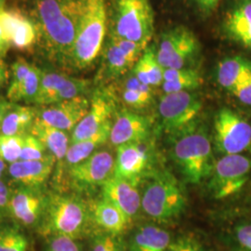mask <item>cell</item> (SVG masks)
Listing matches in <instances>:
<instances>
[{
  "instance_id": "277c9868",
  "label": "cell",
  "mask_w": 251,
  "mask_h": 251,
  "mask_svg": "<svg viewBox=\"0 0 251 251\" xmlns=\"http://www.w3.org/2000/svg\"><path fill=\"white\" fill-rule=\"evenodd\" d=\"M43 231L51 235L76 239L84 233L88 223V209L73 197L52 195L47 199Z\"/></svg>"
},
{
  "instance_id": "f6af8a7d",
  "label": "cell",
  "mask_w": 251,
  "mask_h": 251,
  "mask_svg": "<svg viewBox=\"0 0 251 251\" xmlns=\"http://www.w3.org/2000/svg\"><path fill=\"white\" fill-rule=\"evenodd\" d=\"M13 104L14 103L10 102L8 100L0 98V126L2 124V121H3L4 117L9 112V109L12 107Z\"/></svg>"
},
{
  "instance_id": "cb8c5ba5",
  "label": "cell",
  "mask_w": 251,
  "mask_h": 251,
  "mask_svg": "<svg viewBox=\"0 0 251 251\" xmlns=\"http://www.w3.org/2000/svg\"><path fill=\"white\" fill-rule=\"evenodd\" d=\"M28 133L34 135L45 145L48 151L56 159V162H63L71 144L66 131L46 125L36 118Z\"/></svg>"
},
{
  "instance_id": "7a4b0ae2",
  "label": "cell",
  "mask_w": 251,
  "mask_h": 251,
  "mask_svg": "<svg viewBox=\"0 0 251 251\" xmlns=\"http://www.w3.org/2000/svg\"><path fill=\"white\" fill-rule=\"evenodd\" d=\"M106 32L104 0H82L80 17L69 63L84 69L95 62Z\"/></svg>"
},
{
  "instance_id": "8992f818",
  "label": "cell",
  "mask_w": 251,
  "mask_h": 251,
  "mask_svg": "<svg viewBox=\"0 0 251 251\" xmlns=\"http://www.w3.org/2000/svg\"><path fill=\"white\" fill-rule=\"evenodd\" d=\"M144 212L158 222H169L179 217L186 206L184 193L175 179L167 176L149 181L143 193Z\"/></svg>"
},
{
  "instance_id": "7bdbcfd3",
  "label": "cell",
  "mask_w": 251,
  "mask_h": 251,
  "mask_svg": "<svg viewBox=\"0 0 251 251\" xmlns=\"http://www.w3.org/2000/svg\"><path fill=\"white\" fill-rule=\"evenodd\" d=\"M10 78V72L8 69V65L0 58V91L8 84Z\"/></svg>"
},
{
  "instance_id": "f35d334b",
  "label": "cell",
  "mask_w": 251,
  "mask_h": 251,
  "mask_svg": "<svg viewBox=\"0 0 251 251\" xmlns=\"http://www.w3.org/2000/svg\"><path fill=\"white\" fill-rule=\"evenodd\" d=\"M232 92L242 103L251 105V66Z\"/></svg>"
},
{
  "instance_id": "ee69618b",
  "label": "cell",
  "mask_w": 251,
  "mask_h": 251,
  "mask_svg": "<svg viewBox=\"0 0 251 251\" xmlns=\"http://www.w3.org/2000/svg\"><path fill=\"white\" fill-rule=\"evenodd\" d=\"M10 196L11 194L8 186L2 179H0V208L8 206Z\"/></svg>"
},
{
  "instance_id": "6da1fadb",
  "label": "cell",
  "mask_w": 251,
  "mask_h": 251,
  "mask_svg": "<svg viewBox=\"0 0 251 251\" xmlns=\"http://www.w3.org/2000/svg\"><path fill=\"white\" fill-rule=\"evenodd\" d=\"M81 9L82 0H33L37 42L51 61L69 63Z\"/></svg>"
},
{
  "instance_id": "bcb514c9",
  "label": "cell",
  "mask_w": 251,
  "mask_h": 251,
  "mask_svg": "<svg viewBox=\"0 0 251 251\" xmlns=\"http://www.w3.org/2000/svg\"><path fill=\"white\" fill-rule=\"evenodd\" d=\"M219 1L220 0H197L198 5L202 9H206V10H211V9H214L218 5Z\"/></svg>"
},
{
  "instance_id": "7c38bea8",
  "label": "cell",
  "mask_w": 251,
  "mask_h": 251,
  "mask_svg": "<svg viewBox=\"0 0 251 251\" xmlns=\"http://www.w3.org/2000/svg\"><path fill=\"white\" fill-rule=\"evenodd\" d=\"M90 106V100L79 96L37 109L36 119L63 131H73L87 115Z\"/></svg>"
},
{
  "instance_id": "8fae6325",
  "label": "cell",
  "mask_w": 251,
  "mask_h": 251,
  "mask_svg": "<svg viewBox=\"0 0 251 251\" xmlns=\"http://www.w3.org/2000/svg\"><path fill=\"white\" fill-rule=\"evenodd\" d=\"M88 86V81L74 78L60 73L43 71L35 104L47 106L84 96Z\"/></svg>"
},
{
  "instance_id": "4316f807",
  "label": "cell",
  "mask_w": 251,
  "mask_h": 251,
  "mask_svg": "<svg viewBox=\"0 0 251 251\" xmlns=\"http://www.w3.org/2000/svg\"><path fill=\"white\" fill-rule=\"evenodd\" d=\"M170 233L160 227H141L131 238L130 251H167L171 245Z\"/></svg>"
},
{
  "instance_id": "f1b7e54d",
  "label": "cell",
  "mask_w": 251,
  "mask_h": 251,
  "mask_svg": "<svg viewBox=\"0 0 251 251\" xmlns=\"http://www.w3.org/2000/svg\"><path fill=\"white\" fill-rule=\"evenodd\" d=\"M134 76L150 87H156L163 83L164 69L158 63L152 48L144 50V54L135 64Z\"/></svg>"
},
{
  "instance_id": "d590c367",
  "label": "cell",
  "mask_w": 251,
  "mask_h": 251,
  "mask_svg": "<svg viewBox=\"0 0 251 251\" xmlns=\"http://www.w3.org/2000/svg\"><path fill=\"white\" fill-rule=\"evenodd\" d=\"M51 156L52 155L48 151L45 145L34 135L27 133L25 136V143L23 146L20 160H26V161L44 160Z\"/></svg>"
},
{
  "instance_id": "e0dca14e",
  "label": "cell",
  "mask_w": 251,
  "mask_h": 251,
  "mask_svg": "<svg viewBox=\"0 0 251 251\" xmlns=\"http://www.w3.org/2000/svg\"><path fill=\"white\" fill-rule=\"evenodd\" d=\"M150 131L149 119L141 115L123 111L120 112L110 131L109 141L117 147L127 144H139L145 140Z\"/></svg>"
},
{
  "instance_id": "ffe728a7",
  "label": "cell",
  "mask_w": 251,
  "mask_h": 251,
  "mask_svg": "<svg viewBox=\"0 0 251 251\" xmlns=\"http://www.w3.org/2000/svg\"><path fill=\"white\" fill-rule=\"evenodd\" d=\"M56 159L53 156L44 160H19L9 164V174L23 187L39 189L50 179Z\"/></svg>"
},
{
  "instance_id": "74e56055",
  "label": "cell",
  "mask_w": 251,
  "mask_h": 251,
  "mask_svg": "<svg viewBox=\"0 0 251 251\" xmlns=\"http://www.w3.org/2000/svg\"><path fill=\"white\" fill-rule=\"evenodd\" d=\"M47 251H81L75 239L63 235H51L48 243Z\"/></svg>"
},
{
  "instance_id": "836d02e7",
  "label": "cell",
  "mask_w": 251,
  "mask_h": 251,
  "mask_svg": "<svg viewBox=\"0 0 251 251\" xmlns=\"http://www.w3.org/2000/svg\"><path fill=\"white\" fill-rule=\"evenodd\" d=\"M25 136L0 134V158L7 164L19 161L25 143Z\"/></svg>"
},
{
  "instance_id": "ab89813d",
  "label": "cell",
  "mask_w": 251,
  "mask_h": 251,
  "mask_svg": "<svg viewBox=\"0 0 251 251\" xmlns=\"http://www.w3.org/2000/svg\"><path fill=\"white\" fill-rule=\"evenodd\" d=\"M167 251H204L198 240L190 236H182L171 243Z\"/></svg>"
},
{
  "instance_id": "7402d4cb",
  "label": "cell",
  "mask_w": 251,
  "mask_h": 251,
  "mask_svg": "<svg viewBox=\"0 0 251 251\" xmlns=\"http://www.w3.org/2000/svg\"><path fill=\"white\" fill-rule=\"evenodd\" d=\"M225 30L233 41L251 50V0H238L225 20Z\"/></svg>"
},
{
  "instance_id": "44dd1931",
  "label": "cell",
  "mask_w": 251,
  "mask_h": 251,
  "mask_svg": "<svg viewBox=\"0 0 251 251\" xmlns=\"http://www.w3.org/2000/svg\"><path fill=\"white\" fill-rule=\"evenodd\" d=\"M147 165L148 154L140 143L123 144L117 147L113 176L136 181Z\"/></svg>"
},
{
  "instance_id": "5b68a950",
  "label": "cell",
  "mask_w": 251,
  "mask_h": 251,
  "mask_svg": "<svg viewBox=\"0 0 251 251\" xmlns=\"http://www.w3.org/2000/svg\"><path fill=\"white\" fill-rule=\"evenodd\" d=\"M154 30L149 0H117L114 36L146 48Z\"/></svg>"
},
{
  "instance_id": "2e32d148",
  "label": "cell",
  "mask_w": 251,
  "mask_h": 251,
  "mask_svg": "<svg viewBox=\"0 0 251 251\" xmlns=\"http://www.w3.org/2000/svg\"><path fill=\"white\" fill-rule=\"evenodd\" d=\"M101 186L102 198L121 209L131 221L142 206V198L136 181L113 176Z\"/></svg>"
},
{
  "instance_id": "d6986e66",
  "label": "cell",
  "mask_w": 251,
  "mask_h": 251,
  "mask_svg": "<svg viewBox=\"0 0 251 251\" xmlns=\"http://www.w3.org/2000/svg\"><path fill=\"white\" fill-rule=\"evenodd\" d=\"M0 22L14 49L28 50L36 45L37 33L35 25L21 11L4 9L0 12Z\"/></svg>"
},
{
  "instance_id": "1f68e13d",
  "label": "cell",
  "mask_w": 251,
  "mask_h": 251,
  "mask_svg": "<svg viewBox=\"0 0 251 251\" xmlns=\"http://www.w3.org/2000/svg\"><path fill=\"white\" fill-rule=\"evenodd\" d=\"M32 64L28 63L25 59L19 58L18 60L11 65L9 88L7 92V100L12 102H18L19 93L26 78L27 75L31 69Z\"/></svg>"
},
{
  "instance_id": "8d00e7d4",
  "label": "cell",
  "mask_w": 251,
  "mask_h": 251,
  "mask_svg": "<svg viewBox=\"0 0 251 251\" xmlns=\"http://www.w3.org/2000/svg\"><path fill=\"white\" fill-rule=\"evenodd\" d=\"M91 251H122V245L118 235L100 233L94 237Z\"/></svg>"
},
{
  "instance_id": "7dc6e473",
  "label": "cell",
  "mask_w": 251,
  "mask_h": 251,
  "mask_svg": "<svg viewBox=\"0 0 251 251\" xmlns=\"http://www.w3.org/2000/svg\"><path fill=\"white\" fill-rule=\"evenodd\" d=\"M6 168H7V163L0 158V179H2V177L6 171Z\"/></svg>"
},
{
  "instance_id": "9c48e42d",
  "label": "cell",
  "mask_w": 251,
  "mask_h": 251,
  "mask_svg": "<svg viewBox=\"0 0 251 251\" xmlns=\"http://www.w3.org/2000/svg\"><path fill=\"white\" fill-rule=\"evenodd\" d=\"M215 141L225 155L241 154L251 145V125L228 108L218 112L214 120Z\"/></svg>"
},
{
  "instance_id": "52a82bcc",
  "label": "cell",
  "mask_w": 251,
  "mask_h": 251,
  "mask_svg": "<svg viewBox=\"0 0 251 251\" xmlns=\"http://www.w3.org/2000/svg\"><path fill=\"white\" fill-rule=\"evenodd\" d=\"M202 102L190 91L166 93L159 102V115L164 128L171 133L189 130L198 117Z\"/></svg>"
},
{
  "instance_id": "ac0fdd59",
  "label": "cell",
  "mask_w": 251,
  "mask_h": 251,
  "mask_svg": "<svg viewBox=\"0 0 251 251\" xmlns=\"http://www.w3.org/2000/svg\"><path fill=\"white\" fill-rule=\"evenodd\" d=\"M145 48L135 42L113 36L105 51V66L111 76L127 72L139 61Z\"/></svg>"
},
{
  "instance_id": "60d3db41",
  "label": "cell",
  "mask_w": 251,
  "mask_h": 251,
  "mask_svg": "<svg viewBox=\"0 0 251 251\" xmlns=\"http://www.w3.org/2000/svg\"><path fill=\"white\" fill-rule=\"evenodd\" d=\"M235 238L244 250L251 251V224L237 226L235 229Z\"/></svg>"
},
{
  "instance_id": "ba28073f",
  "label": "cell",
  "mask_w": 251,
  "mask_h": 251,
  "mask_svg": "<svg viewBox=\"0 0 251 251\" xmlns=\"http://www.w3.org/2000/svg\"><path fill=\"white\" fill-rule=\"evenodd\" d=\"M251 159L242 154H227L216 163L211 172L210 190L216 199L231 198L249 180Z\"/></svg>"
},
{
  "instance_id": "d6a6232c",
  "label": "cell",
  "mask_w": 251,
  "mask_h": 251,
  "mask_svg": "<svg viewBox=\"0 0 251 251\" xmlns=\"http://www.w3.org/2000/svg\"><path fill=\"white\" fill-rule=\"evenodd\" d=\"M43 71L36 67V65L31 66V69L27 75L26 78L24 82V85L19 93V102H25V103H35L36 97L39 91L41 79H42Z\"/></svg>"
},
{
  "instance_id": "30bf717a",
  "label": "cell",
  "mask_w": 251,
  "mask_h": 251,
  "mask_svg": "<svg viewBox=\"0 0 251 251\" xmlns=\"http://www.w3.org/2000/svg\"><path fill=\"white\" fill-rule=\"evenodd\" d=\"M198 40L184 27H177L162 36L156 54L163 69H180L198 50Z\"/></svg>"
},
{
  "instance_id": "3957f363",
  "label": "cell",
  "mask_w": 251,
  "mask_h": 251,
  "mask_svg": "<svg viewBox=\"0 0 251 251\" xmlns=\"http://www.w3.org/2000/svg\"><path fill=\"white\" fill-rule=\"evenodd\" d=\"M173 158L191 183H199L213 171L211 144L203 130L183 132L173 146Z\"/></svg>"
},
{
  "instance_id": "484cf974",
  "label": "cell",
  "mask_w": 251,
  "mask_h": 251,
  "mask_svg": "<svg viewBox=\"0 0 251 251\" xmlns=\"http://www.w3.org/2000/svg\"><path fill=\"white\" fill-rule=\"evenodd\" d=\"M37 116V109L29 105L14 103L0 126V134L25 136L34 124Z\"/></svg>"
},
{
  "instance_id": "b9f144b4",
  "label": "cell",
  "mask_w": 251,
  "mask_h": 251,
  "mask_svg": "<svg viewBox=\"0 0 251 251\" xmlns=\"http://www.w3.org/2000/svg\"><path fill=\"white\" fill-rule=\"evenodd\" d=\"M11 47L9 36L0 22V58H3Z\"/></svg>"
},
{
  "instance_id": "d4e9b609",
  "label": "cell",
  "mask_w": 251,
  "mask_h": 251,
  "mask_svg": "<svg viewBox=\"0 0 251 251\" xmlns=\"http://www.w3.org/2000/svg\"><path fill=\"white\" fill-rule=\"evenodd\" d=\"M111 127L112 122H108L107 124L103 126L97 133L90 136L87 139L71 143L66 153V156L63 160L66 164L67 169L87 159L92 153L97 152L100 147L102 146L109 140Z\"/></svg>"
},
{
  "instance_id": "f546056e",
  "label": "cell",
  "mask_w": 251,
  "mask_h": 251,
  "mask_svg": "<svg viewBox=\"0 0 251 251\" xmlns=\"http://www.w3.org/2000/svg\"><path fill=\"white\" fill-rule=\"evenodd\" d=\"M251 66V63L241 57L225 59L219 65V84L225 90L232 92Z\"/></svg>"
},
{
  "instance_id": "4dcf8cb0",
  "label": "cell",
  "mask_w": 251,
  "mask_h": 251,
  "mask_svg": "<svg viewBox=\"0 0 251 251\" xmlns=\"http://www.w3.org/2000/svg\"><path fill=\"white\" fill-rule=\"evenodd\" d=\"M152 99V87L142 83L135 76L126 80L123 90V100L127 105L144 108L151 102Z\"/></svg>"
},
{
  "instance_id": "e575fe53",
  "label": "cell",
  "mask_w": 251,
  "mask_h": 251,
  "mask_svg": "<svg viewBox=\"0 0 251 251\" xmlns=\"http://www.w3.org/2000/svg\"><path fill=\"white\" fill-rule=\"evenodd\" d=\"M28 239L18 229L7 227L0 230V251H27Z\"/></svg>"
},
{
  "instance_id": "83f0119b",
  "label": "cell",
  "mask_w": 251,
  "mask_h": 251,
  "mask_svg": "<svg viewBox=\"0 0 251 251\" xmlns=\"http://www.w3.org/2000/svg\"><path fill=\"white\" fill-rule=\"evenodd\" d=\"M162 83L165 93L190 91L198 88L202 82L200 75L193 69H165Z\"/></svg>"
},
{
  "instance_id": "4fadbf2b",
  "label": "cell",
  "mask_w": 251,
  "mask_h": 251,
  "mask_svg": "<svg viewBox=\"0 0 251 251\" xmlns=\"http://www.w3.org/2000/svg\"><path fill=\"white\" fill-rule=\"evenodd\" d=\"M115 157L105 150L97 151L90 157L70 167L68 174L73 182L82 187L102 185L114 175Z\"/></svg>"
},
{
  "instance_id": "5bb4252c",
  "label": "cell",
  "mask_w": 251,
  "mask_h": 251,
  "mask_svg": "<svg viewBox=\"0 0 251 251\" xmlns=\"http://www.w3.org/2000/svg\"><path fill=\"white\" fill-rule=\"evenodd\" d=\"M115 110V102L111 94L105 90L96 91L90 100L87 115L72 131L71 143L87 139L97 133L108 122Z\"/></svg>"
},
{
  "instance_id": "c3c4849f",
  "label": "cell",
  "mask_w": 251,
  "mask_h": 251,
  "mask_svg": "<svg viewBox=\"0 0 251 251\" xmlns=\"http://www.w3.org/2000/svg\"><path fill=\"white\" fill-rule=\"evenodd\" d=\"M4 6H5V0H0V12L5 9Z\"/></svg>"
},
{
  "instance_id": "603a6c76",
  "label": "cell",
  "mask_w": 251,
  "mask_h": 251,
  "mask_svg": "<svg viewBox=\"0 0 251 251\" xmlns=\"http://www.w3.org/2000/svg\"><path fill=\"white\" fill-rule=\"evenodd\" d=\"M91 217L104 233L115 235L123 233L131 222L121 209L103 198L92 206Z\"/></svg>"
},
{
  "instance_id": "9a60e30c",
  "label": "cell",
  "mask_w": 251,
  "mask_h": 251,
  "mask_svg": "<svg viewBox=\"0 0 251 251\" xmlns=\"http://www.w3.org/2000/svg\"><path fill=\"white\" fill-rule=\"evenodd\" d=\"M47 199L38 189L23 187L11 194L8 208L19 223L26 226L36 225L44 215Z\"/></svg>"
}]
</instances>
